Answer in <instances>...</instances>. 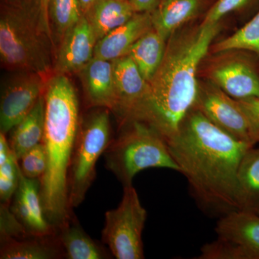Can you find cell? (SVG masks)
<instances>
[{
    "mask_svg": "<svg viewBox=\"0 0 259 259\" xmlns=\"http://www.w3.org/2000/svg\"><path fill=\"white\" fill-rule=\"evenodd\" d=\"M40 6V23L44 31L53 42L52 31H51L50 18H49V5L51 0H38Z\"/></svg>",
    "mask_w": 259,
    "mask_h": 259,
    "instance_id": "cell-30",
    "label": "cell"
},
{
    "mask_svg": "<svg viewBox=\"0 0 259 259\" xmlns=\"http://www.w3.org/2000/svg\"><path fill=\"white\" fill-rule=\"evenodd\" d=\"M13 199L12 212L28 231L40 236L56 233L44 214L39 179L27 178L20 168L18 187Z\"/></svg>",
    "mask_w": 259,
    "mask_h": 259,
    "instance_id": "cell-13",
    "label": "cell"
},
{
    "mask_svg": "<svg viewBox=\"0 0 259 259\" xmlns=\"http://www.w3.org/2000/svg\"><path fill=\"white\" fill-rule=\"evenodd\" d=\"M135 13H152L164 0H129Z\"/></svg>",
    "mask_w": 259,
    "mask_h": 259,
    "instance_id": "cell-31",
    "label": "cell"
},
{
    "mask_svg": "<svg viewBox=\"0 0 259 259\" xmlns=\"http://www.w3.org/2000/svg\"><path fill=\"white\" fill-rule=\"evenodd\" d=\"M238 211L259 215V148L250 147L242 158L238 171Z\"/></svg>",
    "mask_w": 259,
    "mask_h": 259,
    "instance_id": "cell-22",
    "label": "cell"
},
{
    "mask_svg": "<svg viewBox=\"0 0 259 259\" xmlns=\"http://www.w3.org/2000/svg\"><path fill=\"white\" fill-rule=\"evenodd\" d=\"M120 136L111 141L105 154V163L124 187L132 185L135 176L148 168H165L180 172L166 139L143 121L123 122Z\"/></svg>",
    "mask_w": 259,
    "mask_h": 259,
    "instance_id": "cell-5",
    "label": "cell"
},
{
    "mask_svg": "<svg viewBox=\"0 0 259 259\" xmlns=\"http://www.w3.org/2000/svg\"><path fill=\"white\" fill-rule=\"evenodd\" d=\"M96 37L85 15L61 40L56 59V74L79 72L93 59Z\"/></svg>",
    "mask_w": 259,
    "mask_h": 259,
    "instance_id": "cell-12",
    "label": "cell"
},
{
    "mask_svg": "<svg viewBox=\"0 0 259 259\" xmlns=\"http://www.w3.org/2000/svg\"><path fill=\"white\" fill-rule=\"evenodd\" d=\"M194 107L214 125L238 141L253 146L249 123L238 100L207 80L199 79Z\"/></svg>",
    "mask_w": 259,
    "mask_h": 259,
    "instance_id": "cell-9",
    "label": "cell"
},
{
    "mask_svg": "<svg viewBox=\"0 0 259 259\" xmlns=\"http://www.w3.org/2000/svg\"><path fill=\"white\" fill-rule=\"evenodd\" d=\"M209 0H164L151 13L153 28L168 40L209 9Z\"/></svg>",
    "mask_w": 259,
    "mask_h": 259,
    "instance_id": "cell-16",
    "label": "cell"
},
{
    "mask_svg": "<svg viewBox=\"0 0 259 259\" xmlns=\"http://www.w3.org/2000/svg\"><path fill=\"white\" fill-rule=\"evenodd\" d=\"M199 78L212 83L236 100L259 98V61L249 51H209L199 66Z\"/></svg>",
    "mask_w": 259,
    "mask_h": 259,
    "instance_id": "cell-7",
    "label": "cell"
},
{
    "mask_svg": "<svg viewBox=\"0 0 259 259\" xmlns=\"http://www.w3.org/2000/svg\"><path fill=\"white\" fill-rule=\"evenodd\" d=\"M46 85L41 75L25 72L5 87L0 103L1 133L8 134L28 115L42 96Z\"/></svg>",
    "mask_w": 259,
    "mask_h": 259,
    "instance_id": "cell-10",
    "label": "cell"
},
{
    "mask_svg": "<svg viewBox=\"0 0 259 259\" xmlns=\"http://www.w3.org/2000/svg\"><path fill=\"white\" fill-rule=\"evenodd\" d=\"M222 29V22L205 24L201 20L172 34L161 65L148 82L147 97L134 120L149 124L166 141L177 134L195 103L201 63Z\"/></svg>",
    "mask_w": 259,
    "mask_h": 259,
    "instance_id": "cell-2",
    "label": "cell"
},
{
    "mask_svg": "<svg viewBox=\"0 0 259 259\" xmlns=\"http://www.w3.org/2000/svg\"><path fill=\"white\" fill-rule=\"evenodd\" d=\"M129 0H99L85 15L93 28L97 42L134 16Z\"/></svg>",
    "mask_w": 259,
    "mask_h": 259,
    "instance_id": "cell-20",
    "label": "cell"
},
{
    "mask_svg": "<svg viewBox=\"0 0 259 259\" xmlns=\"http://www.w3.org/2000/svg\"><path fill=\"white\" fill-rule=\"evenodd\" d=\"M166 142L199 208L218 218L239 210L238 168L253 146L226 134L194 107Z\"/></svg>",
    "mask_w": 259,
    "mask_h": 259,
    "instance_id": "cell-1",
    "label": "cell"
},
{
    "mask_svg": "<svg viewBox=\"0 0 259 259\" xmlns=\"http://www.w3.org/2000/svg\"><path fill=\"white\" fill-rule=\"evenodd\" d=\"M116 113L123 122L134 120L147 97L148 83L129 56L112 61Z\"/></svg>",
    "mask_w": 259,
    "mask_h": 259,
    "instance_id": "cell-11",
    "label": "cell"
},
{
    "mask_svg": "<svg viewBox=\"0 0 259 259\" xmlns=\"http://www.w3.org/2000/svg\"><path fill=\"white\" fill-rule=\"evenodd\" d=\"M18 163L24 176L40 180L47 168V152L44 144L41 143L27 151Z\"/></svg>",
    "mask_w": 259,
    "mask_h": 259,
    "instance_id": "cell-27",
    "label": "cell"
},
{
    "mask_svg": "<svg viewBox=\"0 0 259 259\" xmlns=\"http://www.w3.org/2000/svg\"><path fill=\"white\" fill-rule=\"evenodd\" d=\"M255 0H216L209 7L202 18V23L214 24L222 22L227 15L241 11L250 6Z\"/></svg>",
    "mask_w": 259,
    "mask_h": 259,
    "instance_id": "cell-28",
    "label": "cell"
},
{
    "mask_svg": "<svg viewBox=\"0 0 259 259\" xmlns=\"http://www.w3.org/2000/svg\"><path fill=\"white\" fill-rule=\"evenodd\" d=\"M152 28L151 13H136L97 42L94 56L112 61L127 56L135 42Z\"/></svg>",
    "mask_w": 259,
    "mask_h": 259,
    "instance_id": "cell-14",
    "label": "cell"
},
{
    "mask_svg": "<svg viewBox=\"0 0 259 259\" xmlns=\"http://www.w3.org/2000/svg\"><path fill=\"white\" fill-rule=\"evenodd\" d=\"M147 212L133 185L124 187L117 208L107 211L102 241L117 259L144 258L142 234Z\"/></svg>",
    "mask_w": 259,
    "mask_h": 259,
    "instance_id": "cell-8",
    "label": "cell"
},
{
    "mask_svg": "<svg viewBox=\"0 0 259 259\" xmlns=\"http://www.w3.org/2000/svg\"><path fill=\"white\" fill-rule=\"evenodd\" d=\"M110 114L107 108L88 116L79 125L69 173L71 208L83 202L96 176L97 162L111 143Z\"/></svg>",
    "mask_w": 259,
    "mask_h": 259,
    "instance_id": "cell-6",
    "label": "cell"
},
{
    "mask_svg": "<svg viewBox=\"0 0 259 259\" xmlns=\"http://www.w3.org/2000/svg\"><path fill=\"white\" fill-rule=\"evenodd\" d=\"M167 40L152 28L140 37L130 49L127 56L132 59L140 72L149 81L161 65Z\"/></svg>",
    "mask_w": 259,
    "mask_h": 259,
    "instance_id": "cell-23",
    "label": "cell"
},
{
    "mask_svg": "<svg viewBox=\"0 0 259 259\" xmlns=\"http://www.w3.org/2000/svg\"><path fill=\"white\" fill-rule=\"evenodd\" d=\"M29 6L28 0L11 2L2 12L0 56L2 62L8 69L42 76L50 66L41 36L42 34L47 35L42 28L40 12L34 13L40 11V8Z\"/></svg>",
    "mask_w": 259,
    "mask_h": 259,
    "instance_id": "cell-4",
    "label": "cell"
},
{
    "mask_svg": "<svg viewBox=\"0 0 259 259\" xmlns=\"http://www.w3.org/2000/svg\"><path fill=\"white\" fill-rule=\"evenodd\" d=\"M46 102L42 95L28 115L10 132V147L17 159L29 150L41 144L45 133Z\"/></svg>",
    "mask_w": 259,
    "mask_h": 259,
    "instance_id": "cell-19",
    "label": "cell"
},
{
    "mask_svg": "<svg viewBox=\"0 0 259 259\" xmlns=\"http://www.w3.org/2000/svg\"><path fill=\"white\" fill-rule=\"evenodd\" d=\"M79 73L90 103L114 111L117 98L112 61L94 56Z\"/></svg>",
    "mask_w": 259,
    "mask_h": 259,
    "instance_id": "cell-17",
    "label": "cell"
},
{
    "mask_svg": "<svg viewBox=\"0 0 259 259\" xmlns=\"http://www.w3.org/2000/svg\"><path fill=\"white\" fill-rule=\"evenodd\" d=\"M45 133L47 168L40 178V197L48 222L57 231L72 217L69 173L79 127V100L66 74H56L46 85Z\"/></svg>",
    "mask_w": 259,
    "mask_h": 259,
    "instance_id": "cell-3",
    "label": "cell"
},
{
    "mask_svg": "<svg viewBox=\"0 0 259 259\" xmlns=\"http://www.w3.org/2000/svg\"><path fill=\"white\" fill-rule=\"evenodd\" d=\"M215 232L238 245L245 259H259V215L234 211L219 218Z\"/></svg>",
    "mask_w": 259,
    "mask_h": 259,
    "instance_id": "cell-15",
    "label": "cell"
},
{
    "mask_svg": "<svg viewBox=\"0 0 259 259\" xmlns=\"http://www.w3.org/2000/svg\"><path fill=\"white\" fill-rule=\"evenodd\" d=\"M249 123L250 141L253 146L259 143V98L237 100Z\"/></svg>",
    "mask_w": 259,
    "mask_h": 259,
    "instance_id": "cell-29",
    "label": "cell"
},
{
    "mask_svg": "<svg viewBox=\"0 0 259 259\" xmlns=\"http://www.w3.org/2000/svg\"><path fill=\"white\" fill-rule=\"evenodd\" d=\"M78 1L83 15H86L99 0H78Z\"/></svg>",
    "mask_w": 259,
    "mask_h": 259,
    "instance_id": "cell-32",
    "label": "cell"
},
{
    "mask_svg": "<svg viewBox=\"0 0 259 259\" xmlns=\"http://www.w3.org/2000/svg\"><path fill=\"white\" fill-rule=\"evenodd\" d=\"M62 256H65L64 251L56 233L1 238V259H54Z\"/></svg>",
    "mask_w": 259,
    "mask_h": 259,
    "instance_id": "cell-18",
    "label": "cell"
},
{
    "mask_svg": "<svg viewBox=\"0 0 259 259\" xmlns=\"http://www.w3.org/2000/svg\"><path fill=\"white\" fill-rule=\"evenodd\" d=\"M83 15L78 0H51L49 18L51 31L55 32L60 42Z\"/></svg>",
    "mask_w": 259,
    "mask_h": 259,
    "instance_id": "cell-25",
    "label": "cell"
},
{
    "mask_svg": "<svg viewBox=\"0 0 259 259\" xmlns=\"http://www.w3.org/2000/svg\"><path fill=\"white\" fill-rule=\"evenodd\" d=\"M58 238L69 259L110 258V254L105 248L94 241L79 223L73 221L72 217L59 229Z\"/></svg>",
    "mask_w": 259,
    "mask_h": 259,
    "instance_id": "cell-21",
    "label": "cell"
},
{
    "mask_svg": "<svg viewBox=\"0 0 259 259\" xmlns=\"http://www.w3.org/2000/svg\"><path fill=\"white\" fill-rule=\"evenodd\" d=\"M20 178L18 160L13 153L8 159L0 163V200L1 204L9 205L18 189Z\"/></svg>",
    "mask_w": 259,
    "mask_h": 259,
    "instance_id": "cell-26",
    "label": "cell"
},
{
    "mask_svg": "<svg viewBox=\"0 0 259 259\" xmlns=\"http://www.w3.org/2000/svg\"><path fill=\"white\" fill-rule=\"evenodd\" d=\"M230 49L249 51L254 54L259 61V10L241 28L228 37L213 42L209 52L216 53Z\"/></svg>",
    "mask_w": 259,
    "mask_h": 259,
    "instance_id": "cell-24",
    "label": "cell"
}]
</instances>
